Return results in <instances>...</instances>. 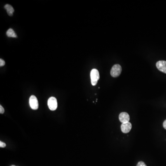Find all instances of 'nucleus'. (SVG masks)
I'll list each match as a JSON object with an SVG mask.
<instances>
[{"label":"nucleus","instance_id":"nucleus-1","mask_svg":"<svg viewBox=\"0 0 166 166\" xmlns=\"http://www.w3.org/2000/svg\"><path fill=\"white\" fill-rule=\"evenodd\" d=\"M91 83L93 86L97 84V81L99 79V72L96 69H93L91 72Z\"/></svg>","mask_w":166,"mask_h":166},{"label":"nucleus","instance_id":"nucleus-2","mask_svg":"<svg viewBox=\"0 0 166 166\" xmlns=\"http://www.w3.org/2000/svg\"><path fill=\"white\" fill-rule=\"evenodd\" d=\"M122 71V68L119 64H115L112 68L110 75L113 77L116 78L120 75Z\"/></svg>","mask_w":166,"mask_h":166},{"label":"nucleus","instance_id":"nucleus-3","mask_svg":"<svg viewBox=\"0 0 166 166\" xmlns=\"http://www.w3.org/2000/svg\"><path fill=\"white\" fill-rule=\"evenodd\" d=\"M48 106L49 108L51 110H56L58 107V103L55 97H50L48 101Z\"/></svg>","mask_w":166,"mask_h":166},{"label":"nucleus","instance_id":"nucleus-4","mask_svg":"<svg viewBox=\"0 0 166 166\" xmlns=\"http://www.w3.org/2000/svg\"><path fill=\"white\" fill-rule=\"evenodd\" d=\"M30 106L33 110H37L38 108V102L36 96H31L29 99Z\"/></svg>","mask_w":166,"mask_h":166},{"label":"nucleus","instance_id":"nucleus-5","mask_svg":"<svg viewBox=\"0 0 166 166\" xmlns=\"http://www.w3.org/2000/svg\"><path fill=\"white\" fill-rule=\"evenodd\" d=\"M156 66L159 71L166 73V61L160 60L156 63Z\"/></svg>","mask_w":166,"mask_h":166},{"label":"nucleus","instance_id":"nucleus-6","mask_svg":"<svg viewBox=\"0 0 166 166\" xmlns=\"http://www.w3.org/2000/svg\"><path fill=\"white\" fill-rule=\"evenodd\" d=\"M132 127V124L129 122L124 123L121 124V131L124 133H128L131 130Z\"/></svg>","mask_w":166,"mask_h":166},{"label":"nucleus","instance_id":"nucleus-7","mask_svg":"<svg viewBox=\"0 0 166 166\" xmlns=\"http://www.w3.org/2000/svg\"><path fill=\"white\" fill-rule=\"evenodd\" d=\"M120 121L122 123H124L128 122L130 120V116L128 113L126 112H122L120 114L119 116Z\"/></svg>","mask_w":166,"mask_h":166},{"label":"nucleus","instance_id":"nucleus-8","mask_svg":"<svg viewBox=\"0 0 166 166\" xmlns=\"http://www.w3.org/2000/svg\"><path fill=\"white\" fill-rule=\"evenodd\" d=\"M4 8L7 11L8 15L10 16H12L13 15V13L14 11L13 7L10 5L6 4Z\"/></svg>","mask_w":166,"mask_h":166},{"label":"nucleus","instance_id":"nucleus-9","mask_svg":"<svg viewBox=\"0 0 166 166\" xmlns=\"http://www.w3.org/2000/svg\"><path fill=\"white\" fill-rule=\"evenodd\" d=\"M7 36L8 37H17V36L16 34L15 33V32L13 31V30L12 29L10 28L7 31Z\"/></svg>","mask_w":166,"mask_h":166},{"label":"nucleus","instance_id":"nucleus-10","mask_svg":"<svg viewBox=\"0 0 166 166\" xmlns=\"http://www.w3.org/2000/svg\"><path fill=\"white\" fill-rule=\"evenodd\" d=\"M137 166H147L145 163L143 162H139L138 163Z\"/></svg>","mask_w":166,"mask_h":166},{"label":"nucleus","instance_id":"nucleus-11","mask_svg":"<svg viewBox=\"0 0 166 166\" xmlns=\"http://www.w3.org/2000/svg\"><path fill=\"white\" fill-rule=\"evenodd\" d=\"M5 64V62L4 60L3 59H0V66L2 67V66H4Z\"/></svg>","mask_w":166,"mask_h":166},{"label":"nucleus","instance_id":"nucleus-12","mask_svg":"<svg viewBox=\"0 0 166 166\" xmlns=\"http://www.w3.org/2000/svg\"><path fill=\"white\" fill-rule=\"evenodd\" d=\"M4 108L1 105H0V113L1 114H3L4 113Z\"/></svg>","mask_w":166,"mask_h":166},{"label":"nucleus","instance_id":"nucleus-13","mask_svg":"<svg viewBox=\"0 0 166 166\" xmlns=\"http://www.w3.org/2000/svg\"><path fill=\"white\" fill-rule=\"evenodd\" d=\"M6 146V144L4 142H0V147L1 148H5Z\"/></svg>","mask_w":166,"mask_h":166},{"label":"nucleus","instance_id":"nucleus-14","mask_svg":"<svg viewBox=\"0 0 166 166\" xmlns=\"http://www.w3.org/2000/svg\"><path fill=\"white\" fill-rule=\"evenodd\" d=\"M163 127L165 128V129H166V120H164V122H163Z\"/></svg>","mask_w":166,"mask_h":166},{"label":"nucleus","instance_id":"nucleus-15","mask_svg":"<svg viewBox=\"0 0 166 166\" xmlns=\"http://www.w3.org/2000/svg\"><path fill=\"white\" fill-rule=\"evenodd\" d=\"M15 166V165H12V166Z\"/></svg>","mask_w":166,"mask_h":166}]
</instances>
